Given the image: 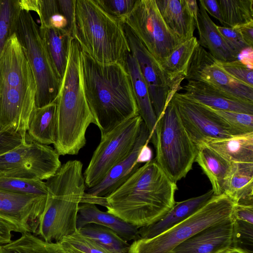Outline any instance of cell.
Segmentation results:
<instances>
[{"label": "cell", "mask_w": 253, "mask_h": 253, "mask_svg": "<svg viewBox=\"0 0 253 253\" xmlns=\"http://www.w3.org/2000/svg\"><path fill=\"white\" fill-rule=\"evenodd\" d=\"M176 183L155 159L140 167L114 192L102 198L108 212L138 229L155 222L175 203Z\"/></svg>", "instance_id": "6da1fadb"}, {"label": "cell", "mask_w": 253, "mask_h": 253, "mask_svg": "<svg viewBox=\"0 0 253 253\" xmlns=\"http://www.w3.org/2000/svg\"><path fill=\"white\" fill-rule=\"evenodd\" d=\"M81 69L86 99L101 135L139 115L125 66L99 62L82 49Z\"/></svg>", "instance_id": "7a4b0ae2"}, {"label": "cell", "mask_w": 253, "mask_h": 253, "mask_svg": "<svg viewBox=\"0 0 253 253\" xmlns=\"http://www.w3.org/2000/svg\"><path fill=\"white\" fill-rule=\"evenodd\" d=\"M36 84L24 48L14 33L0 55V126L27 134L36 108Z\"/></svg>", "instance_id": "3957f363"}, {"label": "cell", "mask_w": 253, "mask_h": 253, "mask_svg": "<svg viewBox=\"0 0 253 253\" xmlns=\"http://www.w3.org/2000/svg\"><path fill=\"white\" fill-rule=\"evenodd\" d=\"M82 48L73 38L66 72L56 102L54 149L59 155H77L86 144L85 133L94 119L84 92L81 69Z\"/></svg>", "instance_id": "277c9868"}, {"label": "cell", "mask_w": 253, "mask_h": 253, "mask_svg": "<svg viewBox=\"0 0 253 253\" xmlns=\"http://www.w3.org/2000/svg\"><path fill=\"white\" fill-rule=\"evenodd\" d=\"M83 164L70 160L45 182L48 194L36 234L48 242L59 243L77 230L79 207L86 186Z\"/></svg>", "instance_id": "5b68a950"}, {"label": "cell", "mask_w": 253, "mask_h": 253, "mask_svg": "<svg viewBox=\"0 0 253 253\" xmlns=\"http://www.w3.org/2000/svg\"><path fill=\"white\" fill-rule=\"evenodd\" d=\"M73 37L96 61L125 67L130 50L122 22L110 16L94 0H76Z\"/></svg>", "instance_id": "8992f818"}, {"label": "cell", "mask_w": 253, "mask_h": 253, "mask_svg": "<svg viewBox=\"0 0 253 253\" xmlns=\"http://www.w3.org/2000/svg\"><path fill=\"white\" fill-rule=\"evenodd\" d=\"M150 140L156 162L173 182L185 177L192 168L197 148L183 126L171 101L158 119Z\"/></svg>", "instance_id": "52a82bcc"}, {"label": "cell", "mask_w": 253, "mask_h": 253, "mask_svg": "<svg viewBox=\"0 0 253 253\" xmlns=\"http://www.w3.org/2000/svg\"><path fill=\"white\" fill-rule=\"evenodd\" d=\"M225 193L214 195L187 218L151 239H139L129 245L127 253H167L200 231L231 217L236 205Z\"/></svg>", "instance_id": "ba28073f"}, {"label": "cell", "mask_w": 253, "mask_h": 253, "mask_svg": "<svg viewBox=\"0 0 253 253\" xmlns=\"http://www.w3.org/2000/svg\"><path fill=\"white\" fill-rule=\"evenodd\" d=\"M14 33L25 49L35 77L36 108L55 101L62 81L53 68L41 36L39 26L30 12L20 10Z\"/></svg>", "instance_id": "9c48e42d"}, {"label": "cell", "mask_w": 253, "mask_h": 253, "mask_svg": "<svg viewBox=\"0 0 253 253\" xmlns=\"http://www.w3.org/2000/svg\"><path fill=\"white\" fill-rule=\"evenodd\" d=\"M142 122L138 115L101 135L100 142L83 173L86 187L90 188L98 184L114 166L131 153Z\"/></svg>", "instance_id": "30bf717a"}, {"label": "cell", "mask_w": 253, "mask_h": 253, "mask_svg": "<svg viewBox=\"0 0 253 253\" xmlns=\"http://www.w3.org/2000/svg\"><path fill=\"white\" fill-rule=\"evenodd\" d=\"M124 22L159 65L182 43L165 23L155 0H137Z\"/></svg>", "instance_id": "8fae6325"}, {"label": "cell", "mask_w": 253, "mask_h": 253, "mask_svg": "<svg viewBox=\"0 0 253 253\" xmlns=\"http://www.w3.org/2000/svg\"><path fill=\"white\" fill-rule=\"evenodd\" d=\"M59 156L51 146L27 137L21 145L0 155V177L47 180L62 165Z\"/></svg>", "instance_id": "7c38bea8"}, {"label": "cell", "mask_w": 253, "mask_h": 253, "mask_svg": "<svg viewBox=\"0 0 253 253\" xmlns=\"http://www.w3.org/2000/svg\"><path fill=\"white\" fill-rule=\"evenodd\" d=\"M47 196L0 190V244L11 241L12 232L36 235Z\"/></svg>", "instance_id": "4fadbf2b"}, {"label": "cell", "mask_w": 253, "mask_h": 253, "mask_svg": "<svg viewBox=\"0 0 253 253\" xmlns=\"http://www.w3.org/2000/svg\"><path fill=\"white\" fill-rule=\"evenodd\" d=\"M171 101L190 138L196 146L232 136L218 116L209 107L176 92Z\"/></svg>", "instance_id": "5bb4252c"}, {"label": "cell", "mask_w": 253, "mask_h": 253, "mask_svg": "<svg viewBox=\"0 0 253 253\" xmlns=\"http://www.w3.org/2000/svg\"><path fill=\"white\" fill-rule=\"evenodd\" d=\"M130 50L148 87L151 102L157 120L175 93L159 64L128 26L122 22Z\"/></svg>", "instance_id": "9a60e30c"}, {"label": "cell", "mask_w": 253, "mask_h": 253, "mask_svg": "<svg viewBox=\"0 0 253 253\" xmlns=\"http://www.w3.org/2000/svg\"><path fill=\"white\" fill-rule=\"evenodd\" d=\"M185 79L204 82L239 99L253 102V87L235 79L226 73L200 44L190 61Z\"/></svg>", "instance_id": "2e32d148"}, {"label": "cell", "mask_w": 253, "mask_h": 253, "mask_svg": "<svg viewBox=\"0 0 253 253\" xmlns=\"http://www.w3.org/2000/svg\"><path fill=\"white\" fill-rule=\"evenodd\" d=\"M150 141V133L143 122L131 153L114 166L98 184L87 188L84 196L89 198H106L117 190L140 167L141 164L136 162L139 152L142 147Z\"/></svg>", "instance_id": "e0dca14e"}, {"label": "cell", "mask_w": 253, "mask_h": 253, "mask_svg": "<svg viewBox=\"0 0 253 253\" xmlns=\"http://www.w3.org/2000/svg\"><path fill=\"white\" fill-rule=\"evenodd\" d=\"M233 231V221L230 217L200 231L171 251L176 253H219L231 247Z\"/></svg>", "instance_id": "ac0fdd59"}, {"label": "cell", "mask_w": 253, "mask_h": 253, "mask_svg": "<svg viewBox=\"0 0 253 253\" xmlns=\"http://www.w3.org/2000/svg\"><path fill=\"white\" fill-rule=\"evenodd\" d=\"M182 88L187 97L212 109L253 115V102L239 99L204 82L188 81Z\"/></svg>", "instance_id": "d6986e66"}, {"label": "cell", "mask_w": 253, "mask_h": 253, "mask_svg": "<svg viewBox=\"0 0 253 253\" xmlns=\"http://www.w3.org/2000/svg\"><path fill=\"white\" fill-rule=\"evenodd\" d=\"M214 195L211 189L199 196L175 203L172 208L158 220L139 228V239H151L168 230L199 210Z\"/></svg>", "instance_id": "ffe728a7"}, {"label": "cell", "mask_w": 253, "mask_h": 253, "mask_svg": "<svg viewBox=\"0 0 253 253\" xmlns=\"http://www.w3.org/2000/svg\"><path fill=\"white\" fill-rule=\"evenodd\" d=\"M90 224L110 228L127 242L139 239L138 228L136 227L107 211L100 210L95 204L82 203L79 206L77 214V230Z\"/></svg>", "instance_id": "44dd1931"}, {"label": "cell", "mask_w": 253, "mask_h": 253, "mask_svg": "<svg viewBox=\"0 0 253 253\" xmlns=\"http://www.w3.org/2000/svg\"><path fill=\"white\" fill-rule=\"evenodd\" d=\"M216 25L208 13L199 4L196 27L197 28L199 44L205 47L217 61H232L239 59V54L232 50L225 42Z\"/></svg>", "instance_id": "7402d4cb"}, {"label": "cell", "mask_w": 253, "mask_h": 253, "mask_svg": "<svg viewBox=\"0 0 253 253\" xmlns=\"http://www.w3.org/2000/svg\"><path fill=\"white\" fill-rule=\"evenodd\" d=\"M223 189L237 204L253 205V162L231 163Z\"/></svg>", "instance_id": "603a6c76"}, {"label": "cell", "mask_w": 253, "mask_h": 253, "mask_svg": "<svg viewBox=\"0 0 253 253\" xmlns=\"http://www.w3.org/2000/svg\"><path fill=\"white\" fill-rule=\"evenodd\" d=\"M165 23L182 42L194 37L196 22L184 0H155Z\"/></svg>", "instance_id": "cb8c5ba5"}, {"label": "cell", "mask_w": 253, "mask_h": 253, "mask_svg": "<svg viewBox=\"0 0 253 253\" xmlns=\"http://www.w3.org/2000/svg\"><path fill=\"white\" fill-rule=\"evenodd\" d=\"M125 68L129 76L139 115L150 133L151 139L157 119L151 102L148 87L137 61L131 52L127 56Z\"/></svg>", "instance_id": "d4e9b609"}, {"label": "cell", "mask_w": 253, "mask_h": 253, "mask_svg": "<svg viewBox=\"0 0 253 253\" xmlns=\"http://www.w3.org/2000/svg\"><path fill=\"white\" fill-rule=\"evenodd\" d=\"M199 44L194 36L180 44L160 64L174 93L182 89L181 82L186 77L190 61Z\"/></svg>", "instance_id": "484cf974"}, {"label": "cell", "mask_w": 253, "mask_h": 253, "mask_svg": "<svg viewBox=\"0 0 253 253\" xmlns=\"http://www.w3.org/2000/svg\"><path fill=\"white\" fill-rule=\"evenodd\" d=\"M39 30L53 68L58 78L62 81L73 38L66 30L40 26Z\"/></svg>", "instance_id": "4316f807"}, {"label": "cell", "mask_w": 253, "mask_h": 253, "mask_svg": "<svg viewBox=\"0 0 253 253\" xmlns=\"http://www.w3.org/2000/svg\"><path fill=\"white\" fill-rule=\"evenodd\" d=\"M56 101L43 107L35 108L28 122L27 137L38 143L54 144L56 138Z\"/></svg>", "instance_id": "83f0119b"}, {"label": "cell", "mask_w": 253, "mask_h": 253, "mask_svg": "<svg viewBox=\"0 0 253 253\" xmlns=\"http://www.w3.org/2000/svg\"><path fill=\"white\" fill-rule=\"evenodd\" d=\"M195 161L210 180L214 195L224 193V179L230 169L231 163L205 144L197 147Z\"/></svg>", "instance_id": "f1b7e54d"}, {"label": "cell", "mask_w": 253, "mask_h": 253, "mask_svg": "<svg viewBox=\"0 0 253 253\" xmlns=\"http://www.w3.org/2000/svg\"><path fill=\"white\" fill-rule=\"evenodd\" d=\"M230 163L253 162V132L205 143Z\"/></svg>", "instance_id": "f546056e"}, {"label": "cell", "mask_w": 253, "mask_h": 253, "mask_svg": "<svg viewBox=\"0 0 253 253\" xmlns=\"http://www.w3.org/2000/svg\"><path fill=\"white\" fill-rule=\"evenodd\" d=\"M0 253H63L59 243L48 242L30 233L0 245Z\"/></svg>", "instance_id": "4dcf8cb0"}, {"label": "cell", "mask_w": 253, "mask_h": 253, "mask_svg": "<svg viewBox=\"0 0 253 253\" xmlns=\"http://www.w3.org/2000/svg\"><path fill=\"white\" fill-rule=\"evenodd\" d=\"M223 26L236 28L253 22V0H217Z\"/></svg>", "instance_id": "1f68e13d"}, {"label": "cell", "mask_w": 253, "mask_h": 253, "mask_svg": "<svg viewBox=\"0 0 253 253\" xmlns=\"http://www.w3.org/2000/svg\"><path fill=\"white\" fill-rule=\"evenodd\" d=\"M79 231L113 253H127L129 245L112 230L95 224H88Z\"/></svg>", "instance_id": "d6a6232c"}, {"label": "cell", "mask_w": 253, "mask_h": 253, "mask_svg": "<svg viewBox=\"0 0 253 253\" xmlns=\"http://www.w3.org/2000/svg\"><path fill=\"white\" fill-rule=\"evenodd\" d=\"M0 190L12 193L47 196L45 182L41 180L11 177H0Z\"/></svg>", "instance_id": "836d02e7"}, {"label": "cell", "mask_w": 253, "mask_h": 253, "mask_svg": "<svg viewBox=\"0 0 253 253\" xmlns=\"http://www.w3.org/2000/svg\"><path fill=\"white\" fill-rule=\"evenodd\" d=\"M20 10L18 0H0V55L6 42L14 33Z\"/></svg>", "instance_id": "e575fe53"}, {"label": "cell", "mask_w": 253, "mask_h": 253, "mask_svg": "<svg viewBox=\"0 0 253 253\" xmlns=\"http://www.w3.org/2000/svg\"><path fill=\"white\" fill-rule=\"evenodd\" d=\"M37 13L40 19V27L66 30L70 33L67 21L60 10L57 0H38Z\"/></svg>", "instance_id": "d590c367"}, {"label": "cell", "mask_w": 253, "mask_h": 253, "mask_svg": "<svg viewBox=\"0 0 253 253\" xmlns=\"http://www.w3.org/2000/svg\"><path fill=\"white\" fill-rule=\"evenodd\" d=\"M211 109L232 136L253 132V115Z\"/></svg>", "instance_id": "8d00e7d4"}, {"label": "cell", "mask_w": 253, "mask_h": 253, "mask_svg": "<svg viewBox=\"0 0 253 253\" xmlns=\"http://www.w3.org/2000/svg\"><path fill=\"white\" fill-rule=\"evenodd\" d=\"M233 231L231 247L253 253V224L233 219Z\"/></svg>", "instance_id": "74e56055"}, {"label": "cell", "mask_w": 253, "mask_h": 253, "mask_svg": "<svg viewBox=\"0 0 253 253\" xmlns=\"http://www.w3.org/2000/svg\"><path fill=\"white\" fill-rule=\"evenodd\" d=\"M112 18L124 22L132 11L137 0H94Z\"/></svg>", "instance_id": "f35d334b"}, {"label": "cell", "mask_w": 253, "mask_h": 253, "mask_svg": "<svg viewBox=\"0 0 253 253\" xmlns=\"http://www.w3.org/2000/svg\"><path fill=\"white\" fill-rule=\"evenodd\" d=\"M62 240L82 253H113L78 230Z\"/></svg>", "instance_id": "ab89813d"}, {"label": "cell", "mask_w": 253, "mask_h": 253, "mask_svg": "<svg viewBox=\"0 0 253 253\" xmlns=\"http://www.w3.org/2000/svg\"><path fill=\"white\" fill-rule=\"evenodd\" d=\"M217 65L235 79L253 87V71L239 59L232 61H219Z\"/></svg>", "instance_id": "60d3db41"}, {"label": "cell", "mask_w": 253, "mask_h": 253, "mask_svg": "<svg viewBox=\"0 0 253 253\" xmlns=\"http://www.w3.org/2000/svg\"><path fill=\"white\" fill-rule=\"evenodd\" d=\"M217 28L228 45L239 55L244 50L251 47L244 41L236 28L220 26H217Z\"/></svg>", "instance_id": "b9f144b4"}, {"label": "cell", "mask_w": 253, "mask_h": 253, "mask_svg": "<svg viewBox=\"0 0 253 253\" xmlns=\"http://www.w3.org/2000/svg\"><path fill=\"white\" fill-rule=\"evenodd\" d=\"M27 140V134L5 130L0 126V155L18 147Z\"/></svg>", "instance_id": "7bdbcfd3"}, {"label": "cell", "mask_w": 253, "mask_h": 253, "mask_svg": "<svg viewBox=\"0 0 253 253\" xmlns=\"http://www.w3.org/2000/svg\"><path fill=\"white\" fill-rule=\"evenodd\" d=\"M57 1L62 14L67 21L69 31L73 37L75 19L76 0H57Z\"/></svg>", "instance_id": "ee69618b"}, {"label": "cell", "mask_w": 253, "mask_h": 253, "mask_svg": "<svg viewBox=\"0 0 253 253\" xmlns=\"http://www.w3.org/2000/svg\"><path fill=\"white\" fill-rule=\"evenodd\" d=\"M231 217L253 224V205L236 204Z\"/></svg>", "instance_id": "f6af8a7d"}, {"label": "cell", "mask_w": 253, "mask_h": 253, "mask_svg": "<svg viewBox=\"0 0 253 253\" xmlns=\"http://www.w3.org/2000/svg\"><path fill=\"white\" fill-rule=\"evenodd\" d=\"M199 2L207 13H209L223 25L221 10L217 0H200Z\"/></svg>", "instance_id": "bcb514c9"}, {"label": "cell", "mask_w": 253, "mask_h": 253, "mask_svg": "<svg viewBox=\"0 0 253 253\" xmlns=\"http://www.w3.org/2000/svg\"><path fill=\"white\" fill-rule=\"evenodd\" d=\"M246 43L253 47V22L236 27Z\"/></svg>", "instance_id": "7dc6e473"}, {"label": "cell", "mask_w": 253, "mask_h": 253, "mask_svg": "<svg viewBox=\"0 0 253 253\" xmlns=\"http://www.w3.org/2000/svg\"><path fill=\"white\" fill-rule=\"evenodd\" d=\"M152 151L150 147L148 145V143L143 145L140 150L136 162L138 164L143 163H147L152 160Z\"/></svg>", "instance_id": "c3c4849f"}, {"label": "cell", "mask_w": 253, "mask_h": 253, "mask_svg": "<svg viewBox=\"0 0 253 253\" xmlns=\"http://www.w3.org/2000/svg\"><path fill=\"white\" fill-rule=\"evenodd\" d=\"M240 56V59H239L242 63L247 66L253 70V47H250L243 51L239 55Z\"/></svg>", "instance_id": "681fc988"}, {"label": "cell", "mask_w": 253, "mask_h": 253, "mask_svg": "<svg viewBox=\"0 0 253 253\" xmlns=\"http://www.w3.org/2000/svg\"><path fill=\"white\" fill-rule=\"evenodd\" d=\"M18 3L21 10L38 12V0H18Z\"/></svg>", "instance_id": "f907efd6"}, {"label": "cell", "mask_w": 253, "mask_h": 253, "mask_svg": "<svg viewBox=\"0 0 253 253\" xmlns=\"http://www.w3.org/2000/svg\"><path fill=\"white\" fill-rule=\"evenodd\" d=\"M184 2L188 10L196 22L199 11L197 1L196 0H184Z\"/></svg>", "instance_id": "816d5d0a"}, {"label": "cell", "mask_w": 253, "mask_h": 253, "mask_svg": "<svg viewBox=\"0 0 253 253\" xmlns=\"http://www.w3.org/2000/svg\"><path fill=\"white\" fill-rule=\"evenodd\" d=\"M59 243L61 246L63 253H82L63 240Z\"/></svg>", "instance_id": "f5cc1de1"}, {"label": "cell", "mask_w": 253, "mask_h": 253, "mask_svg": "<svg viewBox=\"0 0 253 253\" xmlns=\"http://www.w3.org/2000/svg\"><path fill=\"white\" fill-rule=\"evenodd\" d=\"M219 253H247L242 250L230 247Z\"/></svg>", "instance_id": "db71d44e"}, {"label": "cell", "mask_w": 253, "mask_h": 253, "mask_svg": "<svg viewBox=\"0 0 253 253\" xmlns=\"http://www.w3.org/2000/svg\"><path fill=\"white\" fill-rule=\"evenodd\" d=\"M176 253L173 252H172V251H170V252H169V253Z\"/></svg>", "instance_id": "11a10c76"}]
</instances>
